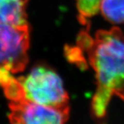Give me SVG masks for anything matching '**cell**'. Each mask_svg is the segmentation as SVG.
I'll list each match as a JSON object with an SVG mask.
<instances>
[{"label": "cell", "instance_id": "cell-3", "mask_svg": "<svg viewBox=\"0 0 124 124\" xmlns=\"http://www.w3.org/2000/svg\"><path fill=\"white\" fill-rule=\"evenodd\" d=\"M30 45L28 24L0 23V68L13 73L23 71L28 63Z\"/></svg>", "mask_w": 124, "mask_h": 124}, {"label": "cell", "instance_id": "cell-4", "mask_svg": "<svg viewBox=\"0 0 124 124\" xmlns=\"http://www.w3.org/2000/svg\"><path fill=\"white\" fill-rule=\"evenodd\" d=\"M11 124H66L70 108L46 106L23 99L10 103Z\"/></svg>", "mask_w": 124, "mask_h": 124}, {"label": "cell", "instance_id": "cell-7", "mask_svg": "<svg viewBox=\"0 0 124 124\" xmlns=\"http://www.w3.org/2000/svg\"><path fill=\"white\" fill-rule=\"evenodd\" d=\"M78 20L85 27H90L91 18L99 12L101 0H75Z\"/></svg>", "mask_w": 124, "mask_h": 124}, {"label": "cell", "instance_id": "cell-5", "mask_svg": "<svg viewBox=\"0 0 124 124\" xmlns=\"http://www.w3.org/2000/svg\"><path fill=\"white\" fill-rule=\"evenodd\" d=\"M27 3L28 0H0V23L28 25Z\"/></svg>", "mask_w": 124, "mask_h": 124}, {"label": "cell", "instance_id": "cell-6", "mask_svg": "<svg viewBox=\"0 0 124 124\" xmlns=\"http://www.w3.org/2000/svg\"><path fill=\"white\" fill-rule=\"evenodd\" d=\"M99 12L110 23H124V0H101Z\"/></svg>", "mask_w": 124, "mask_h": 124}, {"label": "cell", "instance_id": "cell-1", "mask_svg": "<svg viewBox=\"0 0 124 124\" xmlns=\"http://www.w3.org/2000/svg\"><path fill=\"white\" fill-rule=\"evenodd\" d=\"M89 30L85 27L79 32L77 47L94 72L96 89L90 109L95 118L102 119L114 96L124 101V32L113 27L93 36Z\"/></svg>", "mask_w": 124, "mask_h": 124}, {"label": "cell", "instance_id": "cell-2", "mask_svg": "<svg viewBox=\"0 0 124 124\" xmlns=\"http://www.w3.org/2000/svg\"><path fill=\"white\" fill-rule=\"evenodd\" d=\"M18 80L24 99L46 106L70 108L69 97L63 82L50 67L39 64Z\"/></svg>", "mask_w": 124, "mask_h": 124}]
</instances>
